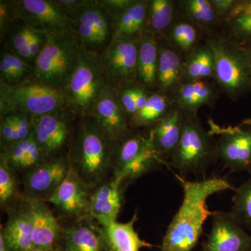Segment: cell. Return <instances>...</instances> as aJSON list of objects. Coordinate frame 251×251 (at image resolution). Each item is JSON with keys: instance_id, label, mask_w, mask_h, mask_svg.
I'll use <instances>...</instances> for the list:
<instances>
[{"instance_id": "obj_1", "label": "cell", "mask_w": 251, "mask_h": 251, "mask_svg": "<svg viewBox=\"0 0 251 251\" xmlns=\"http://www.w3.org/2000/svg\"><path fill=\"white\" fill-rule=\"evenodd\" d=\"M183 188V201L168 226L162 240L161 251H192L202 233L208 217L213 215L206 206L208 198L215 193L236 188L227 180L211 177L188 181L176 175Z\"/></svg>"}, {"instance_id": "obj_2", "label": "cell", "mask_w": 251, "mask_h": 251, "mask_svg": "<svg viewBox=\"0 0 251 251\" xmlns=\"http://www.w3.org/2000/svg\"><path fill=\"white\" fill-rule=\"evenodd\" d=\"M113 143L93 117H82L72 141L71 166L92 189L112 170Z\"/></svg>"}, {"instance_id": "obj_3", "label": "cell", "mask_w": 251, "mask_h": 251, "mask_svg": "<svg viewBox=\"0 0 251 251\" xmlns=\"http://www.w3.org/2000/svg\"><path fill=\"white\" fill-rule=\"evenodd\" d=\"M80 47L73 31L46 34L45 43L34 62L33 79L65 90L76 67Z\"/></svg>"}, {"instance_id": "obj_4", "label": "cell", "mask_w": 251, "mask_h": 251, "mask_svg": "<svg viewBox=\"0 0 251 251\" xmlns=\"http://www.w3.org/2000/svg\"><path fill=\"white\" fill-rule=\"evenodd\" d=\"M0 109L1 116L14 112L40 116L64 111L68 107L65 91L26 79L17 85H1Z\"/></svg>"}, {"instance_id": "obj_5", "label": "cell", "mask_w": 251, "mask_h": 251, "mask_svg": "<svg viewBox=\"0 0 251 251\" xmlns=\"http://www.w3.org/2000/svg\"><path fill=\"white\" fill-rule=\"evenodd\" d=\"M214 57V81L223 93L237 101L251 92V66L240 46L219 35L206 39Z\"/></svg>"}, {"instance_id": "obj_6", "label": "cell", "mask_w": 251, "mask_h": 251, "mask_svg": "<svg viewBox=\"0 0 251 251\" xmlns=\"http://www.w3.org/2000/svg\"><path fill=\"white\" fill-rule=\"evenodd\" d=\"M108 85L100 54L90 52L81 45L76 67L64 90L68 107L81 117L89 116Z\"/></svg>"}, {"instance_id": "obj_7", "label": "cell", "mask_w": 251, "mask_h": 251, "mask_svg": "<svg viewBox=\"0 0 251 251\" xmlns=\"http://www.w3.org/2000/svg\"><path fill=\"white\" fill-rule=\"evenodd\" d=\"M214 135L203 127L198 115H185L179 143L170 160V165L181 175L197 173L217 159Z\"/></svg>"}, {"instance_id": "obj_8", "label": "cell", "mask_w": 251, "mask_h": 251, "mask_svg": "<svg viewBox=\"0 0 251 251\" xmlns=\"http://www.w3.org/2000/svg\"><path fill=\"white\" fill-rule=\"evenodd\" d=\"M69 18L74 34L87 50L102 53L113 39L115 19L100 1H89Z\"/></svg>"}, {"instance_id": "obj_9", "label": "cell", "mask_w": 251, "mask_h": 251, "mask_svg": "<svg viewBox=\"0 0 251 251\" xmlns=\"http://www.w3.org/2000/svg\"><path fill=\"white\" fill-rule=\"evenodd\" d=\"M140 37H118L100 54L109 85L117 89L138 82Z\"/></svg>"}, {"instance_id": "obj_10", "label": "cell", "mask_w": 251, "mask_h": 251, "mask_svg": "<svg viewBox=\"0 0 251 251\" xmlns=\"http://www.w3.org/2000/svg\"><path fill=\"white\" fill-rule=\"evenodd\" d=\"M216 140L217 159L232 172L249 171L251 165V120L242 125L220 128L211 126Z\"/></svg>"}, {"instance_id": "obj_11", "label": "cell", "mask_w": 251, "mask_h": 251, "mask_svg": "<svg viewBox=\"0 0 251 251\" xmlns=\"http://www.w3.org/2000/svg\"><path fill=\"white\" fill-rule=\"evenodd\" d=\"M14 5L16 17L34 30L45 34L74 32L70 18L58 1L21 0L14 1Z\"/></svg>"}, {"instance_id": "obj_12", "label": "cell", "mask_w": 251, "mask_h": 251, "mask_svg": "<svg viewBox=\"0 0 251 251\" xmlns=\"http://www.w3.org/2000/svg\"><path fill=\"white\" fill-rule=\"evenodd\" d=\"M70 168L69 158L46 160L25 175L24 196L47 202L66 179Z\"/></svg>"}, {"instance_id": "obj_13", "label": "cell", "mask_w": 251, "mask_h": 251, "mask_svg": "<svg viewBox=\"0 0 251 251\" xmlns=\"http://www.w3.org/2000/svg\"><path fill=\"white\" fill-rule=\"evenodd\" d=\"M212 226L202 251H251V235L230 212L213 213Z\"/></svg>"}, {"instance_id": "obj_14", "label": "cell", "mask_w": 251, "mask_h": 251, "mask_svg": "<svg viewBox=\"0 0 251 251\" xmlns=\"http://www.w3.org/2000/svg\"><path fill=\"white\" fill-rule=\"evenodd\" d=\"M30 219L33 249L55 251L59 247L62 227L46 202L23 196L20 198Z\"/></svg>"}, {"instance_id": "obj_15", "label": "cell", "mask_w": 251, "mask_h": 251, "mask_svg": "<svg viewBox=\"0 0 251 251\" xmlns=\"http://www.w3.org/2000/svg\"><path fill=\"white\" fill-rule=\"evenodd\" d=\"M90 115L98 122L112 143L122 139L132 130L120 103L118 89L109 84L99 95Z\"/></svg>"}, {"instance_id": "obj_16", "label": "cell", "mask_w": 251, "mask_h": 251, "mask_svg": "<svg viewBox=\"0 0 251 251\" xmlns=\"http://www.w3.org/2000/svg\"><path fill=\"white\" fill-rule=\"evenodd\" d=\"M92 190L71 166L67 177L47 202L53 204L64 216H89Z\"/></svg>"}, {"instance_id": "obj_17", "label": "cell", "mask_w": 251, "mask_h": 251, "mask_svg": "<svg viewBox=\"0 0 251 251\" xmlns=\"http://www.w3.org/2000/svg\"><path fill=\"white\" fill-rule=\"evenodd\" d=\"M126 186L122 179L112 175L111 178L92 190L89 216L97 221L99 226L106 227L117 221Z\"/></svg>"}, {"instance_id": "obj_18", "label": "cell", "mask_w": 251, "mask_h": 251, "mask_svg": "<svg viewBox=\"0 0 251 251\" xmlns=\"http://www.w3.org/2000/svg\"><path fill=\"white\" fill-rule=\"evenodd\" d=\"M184 62L183 56L170 45L163 36L159 38L156 83L153 92L166 95L173 100L180 85L184 82Z\"/></svg>"}, {"instance_id": "obj_19", "label": "cell", "mask_w": 251, "mask_h": 251, "mask_svg": "<svg viewBox=\"0 0 251 251\" xmlns=\"http://www.w3.org/2000/svg\"><path fill=\"white\" fill-rule=\"evenodd\" d=\"M32 133L47 158L62 149L69 134V123L64 111L32 117Z\"/></svg>"}, {"instance_id": "obj_20", "label": "cell", "mask_w": 251, "mask_h": 251, "mask_svg": "<svg viewBox=\"0 0 251 251\" xmlns=\"http://www.w3.org/2000/svg\"><path fill=\"white\" fill-rule=\"evenodd\" d=\"M184 118V112L174 103L161 120L149 127L148 137L158 154L166 163L171 160L179 143Z\"/></svg>"}, {"instance_id": "obj_21", "label": "cell", "mask_w": 251, "mask_h": 251, "mask_svg": "<svg viewBox=\"0 0 251 251\" xmlns=\"http://www.w3.org/2000/svg\"><path fill=\"white\" fill-rule=\"evenodd\" d=\"M222 93L215 81L204 79L183 82L173 100L186 115H198L203 106L213 107Z\"/></svg>"}, {"instance_id": "obj_22", "label": "cell", "mask_w": 251, "mask_h": 251, "mask_svg": "<svg viewBox=\"0 0 251 251\" xmlns=\"http://www.w3.org/2000/svg\"><path fill=\"white\" fill-rule=\"evenodd\" d=\"M138 221L137 214L126 223H112L106 227L97 226V230L104 251H140L143 248H152L153 245L140 238L134 226Z\"/></svg>"}, {"instance_id": "obj_23", "label": "cell", "mask_w": 251, "mask_h": 251, "mask_svg": "<svg viewBox=\"0 0 251 251\" xmlns=\"http://www.w3.org/2000/svg\"><path fill=\"white\" fill-rule=\"evenodd\" d=\"M93 221L90 216H82L62 227L59 248L67 251H104L97 225Z\"/></svg>"}, {"instance_id": "obj_24", "label": "cell", "mask_w": 251, "mask_h": 251, "mask_svg": "<svg viewBox=\"0 0 251 251\" xmlns=\"http://www.w3.org/2000/svg\"><path fill=\"white\" fill-rule=\"evenodd\" d=\"M177 15L191 23L206 39L219 35L221 22L209 0H176Z\"/></svg>"}, {"instance_id": "obj_25", "label": "cell", "mask_w": 251, "mask_h": 251, "mask_svg": "<svg viewBox=\"0 0 251 251\" xmlns=\"http://www.w3.org/2000/svg\"><path fill=\"white\" fill-rule=\"evenodd\" d=\"M8 251H27L33 249L30 219L20 199L18 205L9 209L4 228L1 227Z\"/></svg>"}, {"instance_id": "obj_26", "label": "cell", "mask_w": 251, "mask_h": 251, "mask_svg": "<svg viewBox=\"0 0 251 251\" xmlns=\"http://www.w3.org/2000/svg\"><path fill=\"white\" fill-rule=\"evenodd\" d=\"M1 156L4 157L14 173L20 171L27 173L47 160V157L36 141L32 131L26 139L4 147Z\"/></svg>"}, {"instance_id": "obj_27", "label": "cell", "mask_w": 251, "mask_h": 251, "mask_svg": "<svg viewBox=\"0 0 251 251\" xmlns=\"http://www.w3.org/2000/svg\"><path fill=\"white\" fill-rule=\"evenodd\" d=\"M219 36L239 46L251 44V0H238L221 22Z\"/></svg>"}, {"instance_id": "obj_28", "label": "cell", "mask_w": 251, "mask_h": 251, "mask_svg": "<svg viewBox=\"0 0 251 251\" xmlns=\"http://www.w3.org/2000/svg\"><path fill=\"white\" fill-rule=\"evenodd\" d=\"M159 38L145 30L140 37L138 56V82L151 91L156 83Z\"/></svg>"}, {"instance_id": "obj_29", "label": "cell", "mask_w": 251, "mask_h": 251, "mask_svg": "<svg viewBox=\"0 0 251 251\" xmlns=\"http://www.w3.org/2000/svg\"><path fill=\"white\" fill-rule=\"evenodd\" d=\"M184 82L199 80H214V57L206 41H202L184 59Z\"/></svg>"}, {"instance_id": "obj_30", "label": "cell", "mask_w": 251, "mask_h": 251, "mask_svg": "<svg viewBox=\"0 0 251 251\" xmlns=\"http://www.w3.org/2000/svg\"><path fill=\"white\" fill-rule=\"evenodd\" d=\"M150 1L135 0L129 7L115 18L113 39L139 37L145 31Z\"/></svg>"}, {"instance_id": "obj_31", "label": "cell", "mask_w": 251, "mask_h": 251, "mask_svg": "<svg viewBox=\"0 0 251 251\" xmlns=\"http://www.w3.org/2000/svg\"><path fill=\"white\" fill-rule=\"evenodd\" d=\"M163 37L176 49L184 59L205 38L197 28L184 18L176 15L174 22L165 33Z\"/></svg>"}, {"instance_id": "obj_32", "label": "cell", "mask_w": 251, "mask_h": 251, "mask_svg": "<svg viewBox=\"0 0 251 251\" xmlns=\"http://www.w3.org/2000/svg\"><path fill=\"white\" fill-rule=\"evenodd\" d=\"M176 6L175 0H150L145 30L158 38L163 36L176 17Z\"/></svg>"}, {"instance_id": "obj_33", "label": "cell", "mask_w": 251, "mask_h": 251, "mask_svg": "<svg viewBox=\"0 0 251 251\" xmlns=\"http://www.w3.org/2000/svg\"><path fill=\"white\" fill-rule=\"evenodd\" d=\"M174 102L163 94L152 92L144 108L130 120L131 128L150 127L169 111Z\"/></svg>"}, {"instance_id": "obj_34", "label": "cell", "mask_w": 251, "mask_h": 251, "mask_svg": "<svg viewBox=\"0 0 251 251\" xmlns=\"http://www.w3.org/2000/svg\"><path fill=\"white\" fill-rule=\"evenodd\" d=\"M229 212L245 229L251 231V175L235 189Z\"/></svg>"}, {"instance_id": "obj_35", "label": "cell", "mask_w": 251, "mask_h": 251, "mask_svg": "<svg viewBox=\"0 0 251 251\" xmlns=\"http://www.w3.org/2000/svg\"><path fill=\"white\" fill-rule=\"evenodd\" d=\"M17 197V182L15 173L6 163L4 157L0 158V204L9 205Z\"/></svg>"}, {"instance_id": "obj_36", "label": "cell", "mask_w": 251, "mask_h": 251, "mask_svg": "<svg viewBox=\"0 0 251 251\" xmlns=\"http://www.w3.org/2000/svg\"><path fill=\"white\" fill-rule=\"evenodd\" d=\"M34 29H31L25 22L16 18L6 31V43L9 52L18 54L20 50L27 44Z\"/></svg>"}, {"instance_id": "obj_37", "label": "cell", "mask_w": 251, "mask_h": 251, "mask_svg": "<svg viewBox=\"0 0 251 251\" xmlns=\"http://www.w3.org/2000/svg\"><path fill=\"white\" fill-rule=\"evenodd\" d=\"M1 57L9 62L14 75V85L26 80L29 75H33L34 66L31 65L20 57L18 54L6 50L1 52Z\"/></svg>"}, {"instance_id": "obj_38", "label": "cell", "mask_w": 251, "mask_h": 251, "mask_svg": "<svg viewBox=\"0 0 251 251\" xmlns=\"http://www.w3.org/2000/svg\"><path fill=\"white\" fill-rule=\"evenodd\" d=\"M0 135L1 144H4V147L21 141L16 124L10 114L1 116Z\"/></svg>"}, {"instance_id": "obj_39", "label": "cell", "mask_w": 251, "mask_h": 251, "mask_svg": "<svg viewBox=\"0 0 251 251\" xmlns=\"http://www.w3.org/2000/svg\"><path fill=\"white\" fill-rule=\"evenodd\" d=\"M136 83L137 82H135L131 85L125 86L122 88L118 89L120 103L129 122L137 112L135 103V90Z\"/></svg>"}, {"instance_id": "obj_40", "label": "cell", "mask_w": 251, "mask_h": 251, "mask_svg": "<svg viewBox=\"0 0 251 251\" xmlns=\"http://www.w3.org/2000/svg\"><path fill=\"white\" fill-rule=\"evenodd\" d=\"M14 1H0V31L4 36L13 21L16 19Z\"/></svg>"}, {"instance_id": "obj_41", "label": "cell", "mask_w": 251, "mask_h": 251, "mask_svg": "<svg viewBox=\"0 0 251 251\" xmlns=\"http://www.w3.org/2000/svg\"><path fill=\"white\" fill-rule=\"evenodd\" d=\"M14 119L21 140L26 139L32 131V116L21 112L10 113Z\"/></svg>"}, {"instance_id": "obj_42", "label": "cell", "mask_w": 251, "mask_h": 251, "mask_svg": "<svg viewBox=\"0 0 251 251\" xmlns=\"http://www.w3.org/2000/svg\"><path fill=\"white\" fill-rule=\"evenodd\" d=\"M46 34L36 30H33L32 34L28 41L27 44L30 51L31 58L33 64L35 62L37 56L40 53L41 49L45 43Z\"/></svg>"}, {"instance_id": "obj_43", "label": "cell", "mask_w": 251, "mask_h": 251, "mask_svg": "<svg viewBox=\"0 0 251 251\" xmlns=\"http://www.w3.org/2000/svg\"><path fill=\"white\" fill-rule=\"evenodd\" d=\"M221 22L230 14L238 0H209Z\"/></svg>"}, {"instance_id": "obj_44", "label": "cell", "mask_w": 251, "mask_h": 251, "mask_svg": "<svg viewBox=\"0 0 251 251\" xmlns=\"http://www.w3.org/2000/svg\"><path fill=\"white\" fill-rule=\"evenodd\" d=\"M135 0H104L100 1L113 16L114 19L134 2Z\"/></svg>"}, {"instance_id": "obj_45", "label": "cell", "mask_w": 251, "mask_h": 251, "mask_svg": "<svg viewBox=\"0 0 251 251\" xmlns=\"http://www.w3.org/2000/svg\"><path fill=\"white\" fill-rule=\"evenodd\" d=\"M88 1V0H58L59 4L61 5L69 18L79 8L87 4Z\"/></svg>"}, {"instance_id": "obj_46", "label": "cell", "mask_w": 251, "mask_h": 251, "mask_svg": "<svg viewBox=\"0 0 251 251\" xmlns=\"http://www.w3.org/2000/svg\"><path fill=\"white\" fill-rule=\"evenodd\" d=\"M244 51L245 54H247L248 59H249V62H250L251 66V44H247V45L240 46Z\"/></svg>"}, {"instance_id": "obj_47", "label": "cell", "mask_w": 251, "mask_h": 251, "mask_svg": "<svg viewBox=\"0 0 251 251\" xmlns=\"http://www.w3.org/2000/svg\"><path fill=\"white\" fill-rule=\"evenodd\" d=\"M0 251H8L5 244L4 237L1 232H0Z\"/></svg>"}, {"instance_id": "obj_48", "label": "cell", "mask_w": 251, "mask_h": 251, "mask_svg": "<svg viewBox=\"0 0 251 251\" xmlns=\"http://www.w3.org/2000/svg\"><path fill=\"white\" fill-rule=\"evenodd\" d=\"M55 251H67L65 250H64V249H61V248H58V249H57Z\"/></svg>"}, {"instance_id": "obj_49", "label": "cell", "mask_w": 251, "mask_h": 251, "mask_svg": "<svg viewBox=\"0 0 251 251\" xmlns=\"http://www.w3.org/2000/svg\"><path fill=\"white\" fill-rule=\"evenodd\" d=\"M27 251H39V250H37V249H31V250H29Z\"/></svg>"}, {"instance_id": "obj_50", "label": "cell", "mask_w": 251, "mask_h": 251, "mask_svg": "<svg viewBox=\"0 0 251 251\" xmlns=\"http://www.w3.org/2000/svg\"><path fill=\"white\" fill-rule=\"evenodd\" d=\"M248 173H249V175H251V165L250 166V168H249V171H248Z\"/></svg>"}, {"instance_id": "obj_51", "label": "cell", "mask_w": 251, "mask_h": 251, "mask_svg": "<svg viewBox=\"0 0 251 251\" xmlns=\"http://www.w3.org/2000/svg\"></svg>"}]
</instances>
